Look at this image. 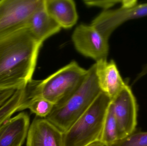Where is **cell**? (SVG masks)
I'll list each match as a JSON object with an SVG mask.
<instances>
[{"label": "cell", "instance_id": "obj_6", "mask_svg": "<svg viewBox=\"0 0 147 146\" xmlns=\"http://www.w3.org/2000/svg\"><path fill=\"white\" fill-rule=\"evenodd\" d=\"M72 40L76 49L96 62L107 60L109 55V40L92 25L81 24L74 31Z\"/></svg>", "mask_w": 147, "mask_h": 146}, {"label": "cell", "instance_id": "obj_3", "mask_svg": "<svg viewBox=\"0 0 147 146\" xmlns=\"http://www.w3.org/2000/svg\"><path fill=\"white\" fill-rule=\"evenodd\" d=\"M87 73V70L73 61L43 80L32 79L26 86V95L41 97L57 105L78 89Z\"/></svg>", "mask_w": 147, "mask_h": 146}, {"label": "cell", "instance_id": "obj_10", "mask_svg": "<svg viewBox=\"0 0 147 146\" xmlns=\"http://www.w3.org/2000/svg\"><path fill=\"white\" fill-rule=\"evenodd\" d=\"M30 125V117L26 112L9 118L0 127V146H22Z\"/></svg>", "mask_w": 147, "mask_h": 146}, {"label": "cell", "instance_id": "obj_13", "mask_svg": "<svg viewBox=\"0 0 147 146\" xmlns=\"http://www.w3.org/2000/svg\"><path fill=\"white\" fill-rule=\"evenodd\" d=\"M130 8L121 5L117 9L104 10L92 21L91 25L109 40L114 30L127 21L128 13Z\"/></svg>", "mask_w": 147, "mask_h": 146}, {"label": "cell", "instance_id": "obj_14", "mask_svg": "<svg viewBox=\"0 0 147 146\" xmlns=\"http://www.w3.org/2000/svg\"><path fill=\"white\" fill-rule=\"evenodd\" d=\"M25 98L26 87L17 89L10 98L0 107V127L12 117L16 112L20 111Z\"/></svg>", "mask_w": 147, "mask_h": 146}, {"label": "cell", "instance_id": "obj_5", "mask_svg": "<svg viewBox=\"0 0 147 146\" xmlns=\"http://www.w3.org/2000/svg\"><path fill=\"white\" fill-rule=\"evenodd\" d=\"M44 0L0 1V39L26 28L31 16Z\"/></svg>", "mask_w": 147, "mask_h": 146}, {"label": "cell", "instance_id": "obj_18", "mask_svg": "<svg viewBox=\"0 0 147 146\" xmlns=\"http://www.w3.org/2000/svg\"><path fill=\"white\" fill-rule=\"evenodd\" d=\"M147 16V3L136 5L129 9L128 13L127 21Z\"/></svg>", "mask_w": 147, "mask_h": 146}, {"label": "cell", "instance_id": "obj_20", "mask_svg": "<svg viewBox=\"0 0 147 146\" xmlns=\"http://www.w3.org/2000/svg\"><path fill=\"white\" fill-rule=\"evenodd\" d=\"M147 74V63L144 66V67L142 69V70L141 72L139 73V74L138 75V76H137V78L136 79V81L138 80L139 79L141 78L142 77H143L144 75H146V74Z\"/></svg>", "mask_w": 147, "mask_h": 146}, {"label": "cell", "instance_id": "obj_17", "mask_svg": "<svg viewBox=\"0 0 147 146\" xmlns=\"http://www.w3.org/2000/svg\"><path fill=\"white\" fill-rule=\"evenodd\" d=\"M109 146H147V132H134Z\"/></svg>", "mask_w": 147, "mask_h": 146}, {"label": "cell", "instance_id": "obj_7", "mask_svg": "<svg viewBox=\"0 0 147 146\" xmlns=\"http://www.w3.org/2000/svg\"><path fill=\"white\" fill-rule=\"evenodd\" d=\"M117 123L118 140L135 132L137 125V105L135 97L127 85L111 100Z\"/></svg>", "mask_w": 147, "mask_h": 146}, {"label": "cell", "instance_id": "obj_8", "mask_svg": "<svg viewBox=\"0 0 147 146\" xmlns=\"http://www.w3.org/2000/svg\"><path fill=\"white\" fill-rule=\"evenodd\" d=\"M26 146H63V133L45 118H35L29 127Z\"/></svg>", "mask_w": 147, "mask_h": 146}, {"label": "cell", "instance_id": "obj_16", "mask_svg": "<svg viewBox=\"0 0 147 146\" xmlns=\"http://www.w3.org/2000/svg\"><path fill=\"white\" fill-rule=\"evenodd\" d=\"M118 140L117 123L111 102L105 120L100 141L105 146H109Z\"/></svg>", "mask_w": 147, "mask_h": 146}, {"label": "cell", "instance_id": "obj_19", "mask_svg": "<svg viewBox=\"0 0 147 146\" xmlns=\"http://www.w3.org/2000/svg\"><path fill=\"white\" fill-rule=\"evenodd\" d=\"M86 5L90 7H96L108 10L110 8L113 7L118 3H121V1H84Z\"/></svg>", "mask_w": 147, "mask_h": 146}, {"label": "cell", "instance_id": "obj_9", "mask_svg": "<svg viewBox=\"0 0 147 146\" xmlns=\"http://www.w3.org/2000/svg\"><path fill=\"white\" fill-rule=\"evenodd\" d=\"M96 73L101 91L111 100L127 85L123 79L115 63L113 60L96 62Z\"/></svg>", "mask_w": 147, "mask_h": 146}, {"label": "cell", "instance_id": "obj_4", "mask_svg": "<svg viewBox=\"0 0 147 146\" xmlns=\"http://www.w3.org/2000/svg\"><path fill=\"white\" fill-rule=\"evenodd\" d=\"M111 99L101 92L89 109L65 133L63 146H86L100 141Z\"/></svg>", "mask_w": 147, "mask_h": 146}, {"label": "cell", "instance_id": "obj_15", "mask_svg": "<svg viewBox=\"0 0 147 146\" xmlns=\"http://www.w3.org/2000/svg\"><path fill=\"white\" fill-rule=\"evenodd\" d=\"M54 105L51 102L41 97H27L26 95L20 111L28 109L37 116L45 118L51 113Z\"/></svg>", "mask_w": 147, "mask_h": 146}, {"label": "cell", "instance_id": "obj_2", "mask_svg": "<svg viewBox=\"0 0 147 146\" xmlns=\"http://www.w3.org/2000/svg\"><path fill=\"white\" fill-rule=\"evenodd\" d=\"M96 63L89 69L81 85L65 101L54 105L51 113L45 118L63 133L89 109L101 90L96 73Z\"/></svg>", "mask_w": 147, "mask_h": 146}, {"label": "cell", "instance_id": "obj_1", "mask_svg": "<svg viewBox=\"0 0 147 146\" xmlns=\"http://www.w3.org/2000/svg\"><path fill=\"white\" fill-rule=\"evenodd\" d=\"M42 44L27 28L0 39V90L26 87L32 79Z\"/></svg>", "mask_w": 147, "mask_h": 146}, {"label": "cell", "instance_id": "obj_11", "mask_svg": "<svg viewBox=\"0 0 147 146\" xmlns=\"http://www.w3.org/2000/svg\"><path fill=\"white\" fill-rule=\"evenodd\" d=\"M26 28L36 40L41 43L58 33L61 27L46 10L44 4L31 16Z\"/></svg>", "mask_w": 147, "mask_h": 146}, {"label": "cell", "instance_id": "obj_21", "mask_svg": "<svg viewBox=\"0 0 147 146\" xmlns=\"http://www.w3.org/2000/svg\"><path fill=\"white\" fill-rule=\"evenodd\" d=\"M86 146H105L100 141H95L90 145Z\"/></svg>", "mask_w": 147, "mask_h": 146}, {"label": "cell", "instance_id": "obj_12", "mask_svg": "<svg viewBox=\"0 0 147 146\" xmlns=\"http://www.w3.org/2000/svg\"><path fill=\"white\" fill-rule=\"evenodd\" d=\"M48 14L62 28L69 29L78 21L76 4L72 0H44Z\"/></svg>", "mask_w": 147, "mask_h": 146}]
</instances>
